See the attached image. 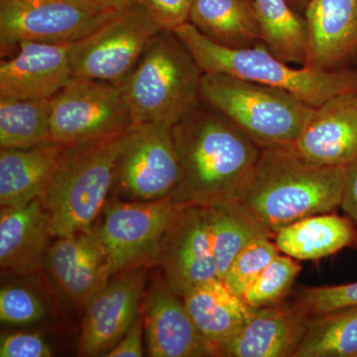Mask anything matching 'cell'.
<instances>
[{
    "label": "cell",
    "mask_w": 357,
    "mask_h": 357,
    "mask_svg": "<svg viewBox=\"0 0 357 357\" xmlns=\"http://www.w3.org/2000/svg\"><path fill=\"white\" fill-rule=\"evenodd\" d=\"M181 178L170 198L185 206L238 201L262 149L203 102L172 126Z\"/></svg>",
    "instance_id": "1"
},
{
    "label": "cell",
    "mask_w": 357,
    "mask_h": 357,
    "mask_svg": "<svg viewBox=\"0 0 357 357\" xmlns=\"http://www.w3.org/2000/svg\"><path fill=\"white\" fill-rule=\"evenodd\" d=\"M347 168L312 165L289 148L262 149L237 202L274 238L298 220L340 208Z\"/></svg>",
    "instance_id": "2"
},
{
    "label": "cell",
    "mask_w": 357,
    "mask_h": 357,
    "mask_svg": "<svg viewBox=\"0 0 357 357\" xmlns=\"http://www.w3.org/2000/svg\"><path fill=\"white\" fill-rule=\"evenodd\" d=\"M204 74H220L285 89L317 107L333 96L357 93V67L325 72L275 57L264 44L234 49L215 43L188 22L174 30Z\"/></svg>",
    "instance_id": "3"
},
{
    "label": "cell",
    "mask_w": 357,
    "mask_h": 357,
    "mask_svg": "<svg viewBox=\"0 0 357 357\" xmlns=\"http://www.w3.org/2000/svg\"><path fill=\"white\" fill-rule=\"evenodd\" d=\"M128 132L66 146L42 198L52 237L74 236L93 229L114 187Z\"/></svg>",
    "instance_id": "4"
},
{
    "label": "cell",
    "mask_w": 357,
    "mask_h": 357,
    "mask_svg": "<svg viewBox=\"0 0 357 357\" xmlns=\"http://www.w3.org/2000/svg\"><path fill=\"white\" fill-rule=\"evenodd\" d=\"M203 70L174 31H161L121 86L132 126H174L201 100Z\"/></svg>",
    "instance_id": "5"
},
{
    "label": "cell",
    "mask_w": 357,
    "mask_h": 357,
    "mask_svg": "<svg viewBox=\"0 0 357 357\" xmlns=\"http://www.w3.org/2000/svg\"><path fill=\"white\" fill-rule=\"evenodd\" d=\"M201 100L261 149L290 147L314 109L285 89L220 74L203 75Z\"/></svg>",
    "instance_id": "6"
},
{
    "label": "cell",
    "mask_w": 357,
    "mask_h": 357,
    "mask_svg": "<svg viewBox=\"0 0 357 357\" xmlns=\"http://www.w3.org/2000/svg\"><path fill=\"white\" fill-rule=\"evenodd\" d=\"M161 31L138 4L117 13L96 31L72 44L73 77L121 86Z\"/></svg>",
    "instance_id": "7"
},
{
    "label": "cell",
    "mask_w": 357,
    "mask_h": 357,
    "mask_svg": "<svg viewBox=\"0 0 357 357\" xmlns=\"http://www.w3.org/2000/svg\"><path fill=\"white\" fill-rule=\"evenodd\" d=\"M116 13L89 0H7L0 2L1 55L21 42L74 44Z\"/></svg>",
    "instance_id": "8"
},
{
    "label": "cell",
    "mask_w": 357,
    "mask_h": 357,
    "mask_svg": "<svg viewBox=\"0 0 357 357\" xmlns=\"http://www.w3.org/2000/svg\"><path fill=\"white\" fill-rule=\"evenodd\" d=\"M52 138L70 146L126 132L132 126L121 86L72 77L51 98Z\"/></svg>",
    "instance_id": "9"
},
{
    "label": "cell",
    "mask_w": 357,
    "mask_h": 357,
    "mask_svg": "<svg viewBox=\"0 0 357 357\" xmlns=\"http://www.w3.org/2000/svg\"><path fill=\"white\" fill-rule=\"evenodd\" d=\"M185 206L170 197L105 206L96 229L112 259L114 276L157 265L162 239Z\"/></svg>",
    "instance_id": "10"
},
{
    "label": "cell",
    "mask_w": 357,
    "mask_h": 357,
    "mask_svg": "<svg viewBox=\"0 0 357 357\" xmlns=\"http://www.w3.org/2000/svg\"><path fill=\"white\" fill-rule=\"evenodd\" d=\"M181 178V165L172 126L145 123L131 126L117 161L115 183L132 201L170 197Z\"/></svg>",
    "instance_id": "11"
},
{
    "label": "cell",
    "mask_w": 357,
    "mask_h": 357,
    "mask_svg": "<svg viewBox=\"0 0 357 357\" xmlns=\"http://www.w3.org/2000/svg\"><path fill=\"white\" fill-rule=\"evenodd\" d=\"M157 266L181 298L192 288L218 278L203 206H185L167 230Z\"/></svg>",
    "instance_id": "12"
},
{
    "label": "cell",
    "mask_w": 357,
    "mask_h": 357,
    "mask_svg": "<svg viewBox=\"0 0 357 357\" xmlns=\"http://www.w3.org/2000/svg\"><path fill=\"white\" fill-rule=\"evenodd\" d=\"M146 268L116 275L84 309L77 356H105L123 337L141 311Z\"/></svg>",
    "instance_id": "13"
},
{
    "label": "cell",
    "mask_w": 357,
    "mask_h": 357,
    "mask_svg": "<svg viewBox=\"0 0 357 357\" xmlns=\"http://www.w3.org/2000/svg\"><path fill=\"white\" fill-rule=\"evenodd\" d=\"M44 263L79 311H84L114 277L112 259L96 229L58 237Z\"/></svg>",
    "instance_id": "14"
},
{
    "label": "cell",
    "mask_w": 357,
    "mask_h": 357,
    "mask_svg": "<svg viewBox=\"0 0 357 357\" xmlns=\"http://www.w3.org/2000/svg\"><path fill=\"white\" fill-rule=\"evenodd\" d=\"M141 312L150 356H217L195 326L184 301L169 287L163 276L157 277L144 293Z\"/></svg>",
    "instance_id": "15"
},
{
    "label": "cell",
    "mask_w": 357,
    "mask_h": 357,
    "mask_svg": "<svg viewBox=\"0 0 357 357\" xmlns=\"http://www.w3.org/2000/svg\"><path fill=\"white\" fill-rule=\"evenodd\" d=\"M312 165L347 167L357 159V93H342L314 107L289 147Z\"/></svg>",
    "instance_id": "16"
},
{
    "label": "cell",
    "mask_w": 357,
    "mask_h": 357,
    "mask_svg": "<svg viewBox=\"0 0 357 357\" xmlns=\"http://www.w3.org/2000/svg\"><path fill=\"white\" fill-rule=\"evenodd\" d=\"M72 44L25 41L0 63V98H52L70 81Z\"/></svg>",
    "instance_id": "17"
},
{
    "label": "cell",
    "mask_w": 357,
    "mask_h": 357,
    "mask_svg": "<svg viewBox=\"0 0 357 357\" xmlns=\"http://www.w3.org/2000/svg\"><path fill=\"white\" fill-rule=\"evenodd\" d=\"M309 47L305 67L332 72L357 63V0H312L305 13Z\"/></svg>",
    "instance_id": "18"
},
{
    "label": "cell",
    "mask_w": 357,
    "mask_h": 357,
    "mask_svg": "<svg viewBox=\"0 0 357 357\" xmlns=\"http://www.w3.org/2000/svg\"><path fill=\"white\" fill-rule=\"evenodd\" d=\"M309 318L293 302L253 309L220 357H294Z\"/></svg>",
    "instance_id": "19"
},
{
    "label": "cell",
    "mask_w": 357,
    "mask_h": 357,
    "mask_svg": "<svg viewBox=\"0 0 357 357\" xmlns=\"http://www.w3.org/2000/svg\"><path fill=\"white\" fill-rule=\"evenodd\" d=\"M49 220L42 199L0 211L1 273L27 276L38 271L48 251Z\"/></svg>",
    "instance_id": "20"
},
{
    "label": "cell",
    "mask_w": 357,
    "mask_h": 357,
    "mask_svg": "<svg viewBox=\"0 0 357 357\" xmlns=\"http://www.w3.org/2000/svg\"><path fill=\"white\" fill-rule=\"evenodd\" d=\"M65 149V145L52 142L27 149L0 150L1 208L23 206L43 198Z\"/></svg>",
    "instance_id": "21"
},
{
    "label": "cell",
    "mask_w": 357,
    "mask_h": 357,
    "mask_svg": "<svg viewBox=\"0 0 357 357\" xmlns=\"http://www.w3.org/2000/svg\"><path fill=\"white\" fill-rule=\"evenodd\" d=\"M182 299L195 326L220 357L253 311L218 278L192 288Z\"/></svg>",
    "instance_id": "22"
},
{
    "label": "cell",
    "mask_w": 357,
    "mask_h": 357,
    "mask_svg": "<svg viewBox=\"0 0 357 357\" xmlns=\"http://www.w3.org/2000/svg\"><path fill=\"white\" fill-rule=\"evenodd\" d=\"M274 241L281 253L298 261L323 259L356 245V225L347 215L319 213L279 230Z\"/></svg>",
    "instance_id": "23"
},
{
    "label": "cell",
    "mask_w": 357,
    "mask_h": 357,
    "mask_svg": "<svg viewBox=\"0 0 357 357\" xmlns=\"http://www.w3.org/2000/svg\"><path fill=\"white\" fill-rule=\"evenodd\" d=\"M190 23L206 38L229 48L262 43L255 0H195Z\"/></svg>",
    "instance_id": "24"
},
{
    "label": "cell",
    "mask_w": 357,
    "mask_h": 357,
    "mask_svg": "<svg viewBox=\"0 0 357 357\" xmlns=\"http://www.w3.org/2000/svg\"><path fill=\"white\" fill-rule=\"evenodd\" d=\"M204 208L218 277L220 280L236 255L251 241L261 236L273 238L239 202L215 204Z\"/></svg>",
    "instance_id": "25"
},
{
    "label": "cell",
    "mask_w": 357,
    "mask_h": 357,
    "mask_svg": "<svg viewBox=\"0 0 357 357\" xmlns=\"http://www.w3.org/2000/svg\"><path fill=\"white\" fill-rule=\"evenodd\" d=\"M262 43L288 64L304 66L309 47L306 17L288 0H255Z\"/></svg>",
    "instance_id": "26"
},
{
    "label": "cell",
    "mask_w": 357,
    "mask_h": 357,
    "mask_svg": "<svg viewBox=\"0 0 357 357\" xmlns=\"http://www.w3.org/2000/svg\"><path fill=\"white\" fill-rule=\"evenodd\" d=\"M51 98H0V147L27 149L54 142Z\"/></svg>",
    "instance_id": "27"
},
{
    "label": "cell",
    "mask_w": 357,
    "mask_h": 357,
    "mask_svg": "<svg viewBox=\"0 0 357 357\" xmlns=\"http://www.w3.org/2000/svg\"><path fill=\"white\" fill-rule=\"evenodd\" d=\"M294 357H357V307L310 317Z\"/></svg>",
    "instance_id": "28"
},
{
    "label": "cell",
    "mask_w": 357,
    "mask_h": 357,
    "mask_svg": "<svg viewBox=\"0 0 357 357\" xmlns=\"http://www.w3.org/2000/svg\"><path fill=\"white\" fill-rule=\"evenodd\" d=\"M301 271L298 260L279 255L249 286L243 300L253 309L280 304L291 293Z\"/></svg>",
    "instance_id": "29"
},
{
    "label": "cell",
    "mask_w": 357,
    "mask_h": 357,
    "mask_svg": "<svg viewBox=\"0 0 357 357\" xmlns=\"http://www.w3.org/2000/svg\"><path fill=\"white\" fill-rule=\"evenodd\" d=\"M279 255L280 249L272 237H258L236 255L222 281L232 292L243 298L249 286Z\"/></svg>",
    "instance_id": "30"
},
{
    "label": "cell",
    "mask_w": 357,
    "mask_h": 357,
    "mask_svg": "<svg viewBox=\"0 0 357 357\" xmlns=\"http://www.w3.org/2000/svg\"><path fill=\"white\" fill-rule=\"evenodd\" d=\"M293 303L309 317L357 307V281L342 285L302 289L296 294Z\"/></svg>",
    "instance_id": "31"
},
{
    "label": "cell",
    "mask_w": 357,
    "mask_h": 357,
    "mask_svg": "<svg viewBox=\"0 0 357 357\" xmlns=\"http://www.w3.org/2000/svg\"><path fill=\"white\" fill-rule=\"evenodd\" d=\"M45 316L42 301L29 289L6 286L0 291V319L2 323L24 326L38 321Z\"/></svg>",
    "instance_id": "32"
},
{
    "label": "cell",
    "mask_w": 357,
    "mask_h": 357,
    "mask_svg": "<svg viewBox=\"0 0 357 357\" xmlns=\"http://www.w3.org/2000/svg\"><path fill=\"white\" fill-rule=\"evenodd\" d=\"M195 0H137L162 31H174L178 26L190 22Z\"/></svg>",
    "instance_id": "33"
},
{
    "label": "cell",
    "mask_w": 357,
    "mask_h": 357,
    "mask_svg": "<svg viewBox=\"0 0 357 357\" xmlns=\"http://www.w3.org/2000/svg\"><path fill=\"white\" fill-rule=\"evenodd\" d=\"M50 345L39 333H13L3 335L0 342L1 357H50Z\"/></svg>",
    "instance_id": "34"
},
{
    "label": "cell",
    "mask_w": 357,
    "mask_h": 357,
    "mask_svg": "<svg viewBox=\"0 0 357 357\" xmlns=\"http://www.w3.org/2000/svg\"><path fill=\"white\" fill-rule=\"evenodd\" d=\"M144 331V318H143L142 312L140 311L137 318L123 337L105 356L141 357L144 356V349H143Z\"/></svg>",
    "instance_id": "35"
},
{
    "label": "cell",
    "mask_w": 357,
    "mask_h": 357,
    "mask_svg": "<svg viewBox=\"0 0 357 357\" xmlns=\"http://www.w3.org/2000/svg\"><path fill=\"white\" fill-rule=\"evenodd\" d=\"M340 208L357 227V159L347 166Z\"/></svg>",
    "instance_id": "36"
},
{
    "label": "cell",
    "mask_w": 357,
    "mask_h": 357,
    "mask_svg": "<svg viewBox=\"0 0 357 357\" xmlns=\"http://www.w3.org/2000/svg\"><path fill=\"white\" fill-rule=\"evenodd\" d=\"M96 6L112 13H122L131 6H135L137 0H89Z\"/></svg>",
    "instance_id": "37"
},
{
    "label": "cell",
    "mask_w": 357,
    "mask_h": 357,
    "mask_svg": "<svg viewBox=\"0 0 357 357\" xmlns=\"http://www.w3.org/2000/svg\"><path fill=\"white\" fill-rule=\"evenodd\" d=\"M311 1L312 0H288L291 6H292L296 11H298V13L303 14V15H305L307 7Z\"/></svg>",
    "instance_id": "38"
},
{
    "label": "cell",
    "mask_w": 357,
    "mask_h": 357,
    "mask_svg": "<svg viewBox=\"0 0 357 357\" xmlns=\"http://www.w3.org/2000/svg\"><path fill=\"white\" fill-rule=\"evenodd\" d=\"M7 1V0H0V2Z\"/></svg>",
    "instance_id": "39"
},
{
    "label": "cell",
    "mask_w": 357,
    "mask_h": 357,
    "mask_svg": "<svg viewBox=\"0 0 357 357\" xmlns=\"http://www.w3.org/2000/svg\"><path fill=\"white\" fill-rule=\"evenodd\" d=\"M356 250H357V243H356Z\"/></svg>",
    "instance_id": "40"
},
{
    "label": "cell",
    "mask_w": 357,
    "mask_h": 357,
    "mask_svg": "<svg viewBox=\"0 0 357 357\" xmlns=\"http://www.w3.org/2000/svg\"><path fill=\"white\" fill-rule=\"evenodd\" d=\"M356 67H357V63H356Z\"/></svg>",
    "instance_id": "41"
}]
</instances>
